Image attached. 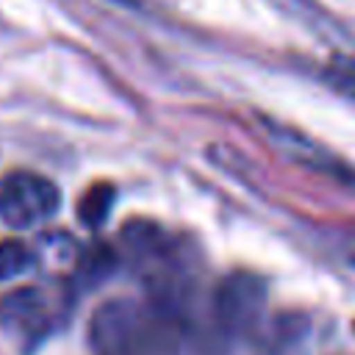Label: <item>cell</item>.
<instances>
[{
    "label": "cell",
    "mask_w": 355,
    "mask_h": 355,
    "mask_svg": "<svg viewBox=\"0 0 355 355\" xmlns=\"http://www.w3.org/2000/svg\"><path fill=\"white\" fill-rule=\"evenodd\" d=\"M180 322V313L155 300H111L94 311L89 336L100 355H175Z\"/></svg>",
    "instance_id": "1"
},
{
    "label": "cell",
    "mask_w": 355,
    "mask_h": 355,
    "mask_svg": "<svg viewBox=\"0 0 355 355\" xmlns=\"http://www.w3.org/2000/svg\"><path fill=\"white\" fill-rule=\"evenodd\" d=\"M69 311V288L64 283H33L11 288L0 297V327L19 344L47 338Z\"/></svg>",
    "instance_id": "2"
},
{
    "label": "cell",
    "mask_w": 355,
    "mask_h": 355,
    "mask_svg": "<svg viewBox=\"0 0 355 355\" xmlns=\"http://www.w3.org/2000/svg\"><path fill=\"white\" fill-rule=\"evenodd\" d=\"M58 186L31 169H11L0 178V222L28 230L58 211Z\"/></svg>",
    "instance_id": "3"
},
{
    "label": "cell",
    "mask_w": 355,
    "mask_h": 355,
    "mask_svg": "<svg viewBox=\"0 0 355 355\" xmlns=\"http://www.w3.org/2000/svg\"><path fill=\"white\" fill-rule=\"evenodd\" d=\"M266 313V283L252 272H230L214 294L216 324L227 336H250Z\"/></svg>",
    "instance_id": "4"
},
{
    "label": "cell",
    "mask_w": 355,
    "mask_h": 355,
    "mask_svg": "<svg viewBox=\"0 0 355 355\" xmlns=\"http://www.w3.org/2000/svg\"><path fill=\"white\" fill-rule=\"evenodd\" d=\"M33 266V250L19 239H3L0 241V280L19 277Z\"/></svg>",
    "instance_id": "5"
},
{
    "label": "cell",
    "mask_w": 355,
    "mask_h": 355,
    "mask_svg": "<svg viewBox=\"0 0 355 355\" xmlns=\"http://www.w3.org/2000/svg\"><path fill=\"white\" fill-rule=\"evenodd\" d=\"M111 202H114V189H111L108 183H97V186H92V189L83 194L80 208H78V214H80L83 225L97 227V225L108 216Z\"/></svg>",
    "instance_id": "6"
},
{
    "label": "cell",
    "mask_w": 355,
    "mask_h": 355,
    "mask_svg": "<svg viewBox=\"0 0 355 355\" xmlns=\"http://www.w3.org/2000/svg\"><path fill=\"white\" fill-rule=\"evenodd\" d=\"M330 78L336 80V86H341L344 92H349L355 97V61H349V58H333Z\"/></svg>",
    "instance_id": "7"
}]
</instances>
